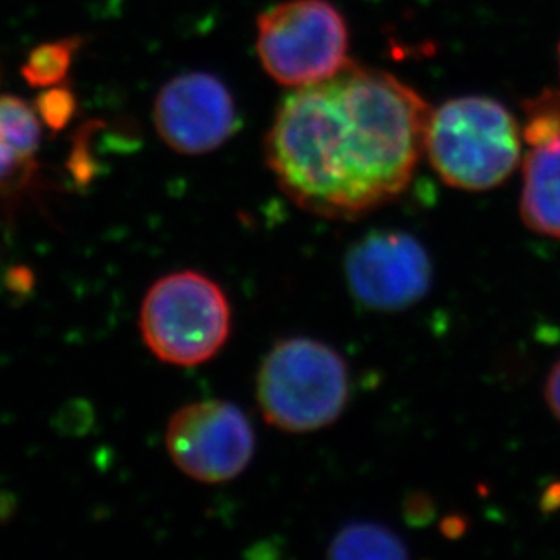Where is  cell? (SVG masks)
<instances>
[{"mask_svg": "<svg viewBox=\"0 0 560 560\" xmlns=\"http://www.w3.org/2000/svg\"><path fill=\"white\" fill-rule=\"evenodd\" d=\"M138 327L160 361L203 365L228 343L233 311L217 281L196 270H180L154 281L143 298Z\"/></svg>", "mask_w": 560, "mask_h": 560, "instance_id": "obj_4", "label": "cell"}, {"mask_svg": "<svg viewBox=\"0 0 560 560\" xmlns=\"http://www.w3.org/2000/svg\"><path fill=\"white\" fill-rule=\"evenodd\" d=\"M350 292L363 307L399 312L429 294L432 264L423 245L401 231L371 233L345 259Z\"/></svg>", "mask_w": 560, "mask_h": 560, "instance_id": "obj_7", "label": "cell"}, {"mask_svg": "<svg viewBox=\"0 0 560 560\" xmlns=\"http://www.w3.org/2000/svg\"><path fill=\"white\" fill-rule=\"evenodd\" d=\"M560 137V95L545 93L535 98L528 107V122L524 127V138L532 145L553 142Z\"/></svg>", "mask_w": 560, "mask_h": 560, "instance_id": "obj_13", "label": "cell"}, {"mask_svg": "<svg viewBox=\"0 0 560 560\" xmlns=\"http://www.w3.org/2000/svg\"><path fill=\"white\" fill-rule=\"evenodd\" d=\"M521 217L535 233L560 240V137L526 159Z\"/></svg>", "mask_w": 560, "mask_h": 560, "instance_id": "obj_10", "label": "cell"}, {"mask_svg": "<svg viewBox=\"0 0 560 560\" xmlns=\"http://www.w3.org/2000/svg\"><path fill=\"white\" fill-rule=\"evenodd\" d=\"M424 151L444 184L487 190L517 167L521 137L506 107L482 96H466L430 115Z\"/></svg>", "mask_w": 560, "mask_h": 560, "instance_id": "obj_3", "label": "cell"}, {"mask_svg": "<svg viewBox=\"0 0 560 560\" xmlns=\"http://www.w3.org/2000/svg\"><path fill=\"white\" fill-rule=\"evenodd\" d=\"M430 115L396 77L347 63L281 101L265 137V162L303 211L355 220L407 189Z\"/></svg>", "mask_w": 560, "mask_h": 560, "instance_id": "obj_1", "label": "cell"}, {"mask_svg": "<svg viewBox=\"0 0 560 560\" xmlns=\"http://www.w3.org/2000/svg\"><path fill=\"white\" fill-rule=\"evenodd\" d=\"M256 49L270 79L302 88L349 63V30L328 0H285L258 16Z\"/></svg>", "mask_w": 560, "mask_h": 560, "instance_id": "obj_5", "label": "cell"}, {"mask_svg": "<svg viewBox=\"0 0 560 560\" xmlns=\"http://www.w3.org/2000/svg\"><path fill=\"white\" fill-rule=\"evenodd\" d=\"M82 46V38L69 37L57 43L40 44L27 55L22 66V77L33 88H54L68 79L74 55Z\"/></svg>", "mask_w": 560, "mask_h": 560, "instance_id": "obj_12", "label": "cell"}, {"mask_svg": "<svg viewBox=\"0 0 560 560\" xmlns=\"http://www.w3.org/2000/svg\"><path fill=\"white\" fill-rule=\"evenodd\" d=\"M160 138L180 154H207L222 148L238 131L233 95L211 73L180 74L160 90L153 107Z\"/></svg>", "mask_w": 560, "mask_h": 560, "instance_id": "obj_8", "label": "cell"}, {"mask_svg": "<svg viewBox=\"0 0 560 560\" xmlns=\"http://www.w3.org/2000/svg\"><path fill=\"white\" fill-rule=\"evenodd\" d=\"M35 109L44 126H48L51 131H62L77 113V96L69 88L60 84L46 88V91L38 95Z\"/></svg>", "mask_w": 560, "mask_h": 560, "instance_id": "obj_14", "label": "cell"}, {"mask_svg": "<svg viewBox=\"0 0 560 560\" xmlns=\"http://www.w3.org/2000/svg\"><path fill=\"white\" fill-rule=\"evenodd\" d=\"M350 394L349 366L338 350L317 339H281L265 355L256 401L265 421L291 434H307L338 421Z\"/></svg>", "mask_w": 560, "mask_h": 560, "instance_id": "obj_2", "label": "cell"}, {"mask_svg": "<svg viewBox=\"0 0 560 560\" xmlns=\"http://www.w3.org/2000/svg\"><path fill=\"white\" fill-rule=\"evenodd\" d=\"M545 394L548 407L551 408V412L560 421V360L557 361L553 369H551L550 375H548Z\"/></svg>", "mask_w": 560, "mask_h": 560, "instance_id": "obj_15", "label": "cell"}, {"mask_svg": "<svg viewBox=\"0 0 560 560\" xmlns=\"http://www.w3.org/2000/svg\"><path fill=\"white\" fill-rule=\"evenodd\" d=\"M165 446L178 470L206 485L242 476L256 450L249 418L222 399L196 401L173 413L165 430Z\"/></svg>", "mask_w": 560, "mask_h": 560, "instance_id": "obj_6", "label": "cell"}, {"mask_svg": "<svg viewBox=\"0 0 560 560\" xmlns=\"http://www.w3.org/2000/svg\"><path fill=\"white\" fill-rule=\"evenodd\" d=\"M330 559H407L408 548L399 535L380 523H350L334 537Z\"/></svg>", "mask_w": 560, "mask_h": 560, "instance_id": "obj_11", "label": "cell"}, {"mask_svg": "<svg viewBox=\"0 0 560 560\" xmlns=\"http://www.w3.org/2000/svg\"><path fill=\"white\" fill-rule=\"evenodd\" d=\"M43 120L19 96H0V200H21L37 178Z\"/></svg>", "mask_w": 560, "mask_h": 560, "instance_id": "obj_9", "label": "cell"}]
</instances>
